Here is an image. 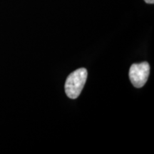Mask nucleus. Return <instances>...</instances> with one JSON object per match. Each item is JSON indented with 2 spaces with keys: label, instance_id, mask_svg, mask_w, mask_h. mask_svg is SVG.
<instances>
[{
  "label": "nucleus",
  "instance_id": "7ed1b4c3",
  "mask_svg": "<svg viewBox=\"0 0 154 154\" xmlns=\"http://www.w3.org/2000/svg\"><path fill=\"white\" fill-rule=\"evenodd\" d=\"M144 1H145L146 3L151 4V5H153L154 3V0H144Z\"/></svg>",
  "mask_w": 154,
  "mask_h": 154
},
{
  "label": "nucleus",
  "instance_id": "f257e3e1",
  "mask_svg": "<svg viewBox=\"0 0 154 154\" xmlns=\"http://www.w3.org/2000/svg\"><path fill=\"white\" fill-rule=\"evenodd\" d=\"M87 70L81 68L74 71L67 77L65 82V92L69 98L75 99L80 95L87 79Z\"/></svg>",
  "mask_w": 154,
  "mask_h": 154
},
{
  "label": "nucleus",
  "instance_id": "f03ea898",
  "mask_svg": "<svg viewBox=\"0 0 154 154\" xmlns=\"http://www.w3.org/2000/svg\"><path fill=\"white\" fill-rule=\"evenodd\" d=\"M150 74L149 63L144 62L132 64L129 70V79L133 86L141 88L145 85Z\"/></svg>",
  "mask_w": 154,
  "mask_h": 154
}]
</instances>
